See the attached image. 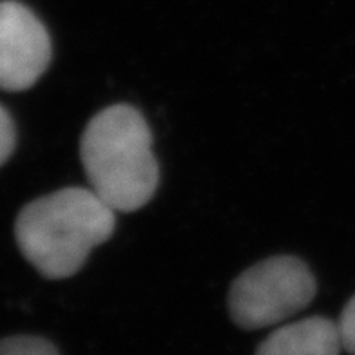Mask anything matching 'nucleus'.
I'll return each instance as SVG.
<instances>
[{"instance_id": "1", "label": "nucleus", "mask_w": 355, "mask_h": 355, "mask_svg": "<svg viewBox=\"0 0 355 355\" xmlns=\"http://www.w3.org/2000/svg\"><path fill=\"white\" fill-rule=\"evenodd\" d=\"M116 212L91 189L67 187L24 207L15 221L22 256L47 279L75 276L94 247L111 238Z\"/></svg>"}, {"instance_id": "4", "label": "nucleus", "mask_w": 355, "mask_h": 355, "mask_svg": "<svg viewBox=\"0 0 355 355\" xmlns=\"http://www.w3.org/2000/svg\"><path fill=\"white\" fill-rule=\"evenodd\" d=\"M51 37L28 6L0 2V89L19 93L33 87L51 62Z\"/></svg>"}, {"instance_id": "8", "label": "nucleus", "mask_w": 355, "mask_h": 355, "mask_svg": "<svg viewBox=\"0 0 355 355\" xmlns=\"http://www.w3.org/2000/svg\"><path fill=\"white\" fill-rule=\"evenodd\" d=\"M15 144H17V132L10 112L0 105V167L13 155Z\"/></svg>"}, {"instance_id": "7", "label": "nucleus", "mask_w": 355, "mask_h": 355, "mask_svg": "<svg viewBox=\"0 0 355 355\" xmlns=\"http://www.w3.org/2000/svg\"><path fill=\"white\" fill-rule=\"evenodd\" d=\"M337 324H339V334H341L343 350H346L350 355H355V295L343 309Z\"/></svg>"}, {"instance_id": "2", "label": "nucleus", "mask_w": 355, "mask_h": 355, "mask_svg": "<svg viewBox=\"0 0 355 355\" xmlns=\"http://www.w3.org/2000/svg\"><path fill=\"white\" fill-rule=\"evenodd\" d=\"M89 189L114 212H135L155 196L159 182L153 135L140 111L125 103L91 118L80 140Z\"/></svg>"}, {"instance_id": "6", "label": "nucleus", "mask_w": 355, "mask_h": 355, "mask_svg": "<svg viewBox=\"0 0 355 355\" xmlns=\"http://www.w3.org/2000/svg\"><path fill=\"white\" fill-rule=\"evenodd\" d=\"M0 355H58V350L44 337L13 336L0 339Z\"/></svg>"}, {"instance_id": "3", "label": "nucleus", "mask_w": 355, "mask_h": 355, "mask_svg": "<svg viewBox=\"0 0 355 355\" xmlns=\"http://www.w3.org/2000/svg\"><path fill=\"white\" fill-rule=\"evenodd\" d=\"M318 285L306 263L274 256L256 263L234 279L229 312L243 330L276 327L312 303Z\"/></svg>"}, {"instance_id": "5", "label": "nucleus", "mask_w": 355, "mask_h": 355, "mask_svg": "<svg viewBox=\"0 0 355 355\" xmlns=\"http://www.w3.org/2000/svg\"><path fill=\"white\" fill-rule=\"evenodd\" d=\"M341 350L339 324L313 315L274 330L257 346L256 355H339Z\"/></svg>"}]
</instances>
